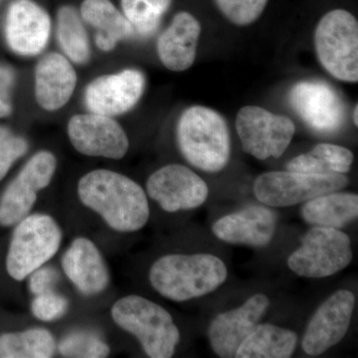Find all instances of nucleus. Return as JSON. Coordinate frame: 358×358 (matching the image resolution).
Segmentation results:
<instances>
[{"label":"nucleus","instance_id":"obj_30","mask_svg":"<svg viewBox=\"0 0 358 358\" xmlns=\"http://www.w3.org/2000/svg\"><path fill=\"white\" fill-rule=\"evenodd\" d=\"M220 13L233 24L247 26L259 20L268 0H214Z\"/></svg>","mask_w":358,"mask_h":358},{"label":"nucleus","instance_id":"obj_7","mask_svg":"<svg viewBox=\"0 0 358 358\" xmlns=\"http://www.w3.org/2000/svg\"><path fill=\"white\" fill-rule=\"evenodd\" d=\"M352 259L348 234L336 228L315 226L301 238V246L289 257L288 266L299 277L322 279L345 270Z\"/></svg>","mask_w":358,"mask_h":358},{"label":"nucleus","instance_id":"obj_33","mask_svg":"<svg viewBox=\"0 0 358 358\" xmlns=\"http://www.w3.org/2000/svg\"><path fill=\"white\" fill-rule=\"evenodd\" d=\"M29 289L34 296L55 291L60 275L54 267L42 266L29 275Z\"/></svg>","mask_w":358,"mask_h":358},{"label":"nucleus","instance_id":"obj_34","mask_svg":"<svg viewBox=\"0 0 358 358\" xmlns=\"http://www.w3.org/2000/svg\"><path fill=\"white\" fill-rule=\"evenodd\" d=\"M14 80L13 71L7 66L0 65V119L8 117L13 112L11 90Z\"/></svg>","mask_w":358,"mask_h":358},{"label":"nucleus","instance_id":"obj_27","mask_svg":"<svg viewBox=\"0 0 358 358\" xmlns=\"http://www.w3.org/2000/svg\"><path fill=\"white\" fill-rule=\"evenodd\" d=\"M57 38L67 57L77 64H85L90 58L88 35L77 11L63 6L57 15Z\"/></svg>","mask_w":358,"mask_h":358},{"label":"nucleus","instance_id":"obj_26","mask_svg":"<svg viewBox=\"0 0 358 358\" xmlns=\"http://www.w3.org/2000/svg\"><path fill=\"white\" fill-rule=\"evenodd\" d=\"M56 348L53 334L42 327L0 336V358H49Z\"/></svg>","mask_w":358,"mask_h":358},{"label":"nucleus","instance_id":"obj_21","mask_svg":"<svg viewBox=\"0 0 358 358\" xmlns=\"http://www.w3.org/2000/svg\"><path fill=\"white\" fill-rule=\"evenodd\" d=\"M201 25L192 14L179 13L171 26L157 40V53L167 69L182 72L189 69L196 58Z\"/></svg>","mask_w":358,"mask_h":358},{"label":"nucleus","instance_id":"obj_23","mask_svg":"<svg viewBox=\"0 0 358 358\" xmlns=\"http://www.w3.org/2000/svg\"><path fill=\"white\" fill-rule=\"evenodd\" d=\"M301 215L310 225L339 229L357 218V194L334 192L320 195L305 202Z\"/></svg>","mask_w":358,"mask_h":358},{"label":"nucleus","instance_id":"obj_1","mask_svg":"<svg viewBox=\"0 0 358 358\" xmlns=\"http://www.w3.org/2000/svg\"><path fill=\"white\" fill-rule=\"evenodd\" d=\"M78 196L117 232H136L150 219V204L143 187L128 176L109 169L85 174L78 183Z\"/></svg>","mask_w":358,"mask_h":358},{"label":"nucleus","instance_id":"obj_18","mask_svg":"<svg viewBox=\"0 0 358 358\" xmlns=\"http://www.w3.org/2000/svg\"><path fill=\"white\" fill-rule=\"evenodd\" d=\"M277 222L274 211L268 207L252 205L219 218L212 226V232L225 243L265 247L274 238Z\"/></svg>","mask_w":358,"mask_h":358},{"label":"nucleus","instance_id":"obj_13","mask_svg":"<svg viewBox=\"0 0 358 358\" xmlns=\"http://www.w3.org/2000/svg\"><path fill=\"white\" fill-rule=\"evenodd\" d=\"M68 136L77 152L88 157L121 159L129 143L124 129L107 115H75L68 124Z\"/></svg>","mask_w":358,"mask_h":358},{"label":"nucleus","instance_id":"obj_28","mask_svg":"<svg viewBox=\"0 0 358 358\" xmlns=\"http://www.w3.org/2000/svg\"><path fill=\"white\" fill-rule=\"evenodd\" d=\"M171 4V0H122L124 15L134 31L143 37L157 31Z\"/></svg>","mask_w":358,"mask_h":358},{"label":"nucleus","instance_id":"obj_31","mask_svg":"<svg viewBox=\"0 0 358 358\" xmlns=\"http://www.w3.org/2000/svg\"><path fill=\"white\" fill-rule=\"evenodd\" d=\"M69 308V301L57 292H49L34 296L31 303L33 315L42 322H55L64 317Z\"/></svg>","mask_w":358,"mask_h":358},{"label":"nucleus","instance_id":"obj_14","mask_svg":"<svg viewBox=\"0 0 358 358\" xmlns=\"http://www.w3.org/2000/svg\"><path fill=\"white\" fill-rule=\"evenodd\" d=\"M289 101L296 115L317 133H334L345 122L343 99L324 82L303 81L294 85L289 91Z\"/></svg>","mask_w":358,"mask_h":358},{"label":"nucleus","instance_id":"obj_20","mask_svg":"<svg viewBox=\"0 0 358 358\" xmlns=\"http://www.w3.org/2000/svg\"><path fill=\"white\" fill-rule=\"evenodd\" d=\"M77 74L69 60L59 53L44 56L35 70V96L42 109L64 107L76 88Z\"/></svg>","mask_w":358,"mask_h":358},{"label":"nucleus","instance_id":"obj_6","mask_svg":"<svg viewBox=\"0 0 358 358\" xmlns=\"http://www.w3.org/2000/svg\"><path fill=\"white\" fill-rule=\"evenodd\" d=\"M315 46L320 64L336 79L358 81V22L345 9L322 16L315 28Z\"/></svg>","mask_w":358,"mask_h":358},{"label":"nucleus","instance_id":"obj_29","mask_svg":"<svg viewBox=\"0 0 358 358\" xmlns=\"http://www.w3.org/2000/svg\"><path fill=\"white\" fill-rule=\"evenodd\" d=\"M64 357L103 358L109 357L110 346L96 334L90 331H74L61 339L58 345Z\"/></svg>","mask_w":358,"mask_h":358},{"label":"nucleus","instance_id":"obj_19","mask_svg":"<svg viewBox=\"0 0 358 358\" xmlns=\"http://www.w3.org/2000/svg\"><path fill=\"white\" fill-rule=\"evenodd\" d=\"M62 268L71 282L84 296H96L109 287V268L100 250L85 237L76 238L62 258Z\"/></svg>","mask_w":358,"mask_h":358},{"label":"nucleus","instance_id":"obj_11","mask_svg":"<svg viewBox=\"0 0 358 358\" xmlns=\"http://www.w3.org/2000/svg\"><path fill=\"white\" fill-rule=\"evenodd\" d=\"M147 192L169 213L199 208L209 195L203 178L182 164H169L152 173L147 181Z\"/></svg>","mask_w":358,"mask_h":358},{"label":"nucleus","instance_id":"obj_9","mask_svg":"<svg viewBox=\"0 0 358 358\" xmlns=\"http://www.w3.org/2000/svg\"><path fill=\"white\" fill-rule=\"evenodd\" d=\"M236 129L242 150L259 160L281 157L296 133L288 117L257 106H246L238 112Z\"/></svg>","mask_w":358,"mask_h":358},{"label":"nucleus","instance_id":"obj_32","mask_svg":"<svg viewBox=\"0 0 358 358\" xmlns=\"http://www.w3.org/2000/svg\"><path fill=\"white\" fill-rule=\"evenodd\" d=\"M27 150L28 143L24 138L0 126V180L4 178L14 162L23 157Z\"/></svg>","mask_w":358,"mask_h":358},{"label":"nucleus","instance_id":"obj_4","mask_svg":"<svg viewBox=\"0 0 358 358\" xmlns=\"http://www.w3.org/2000/svg\"><path fill=\"white\" fill-rule=\"evenodd\" d=\"M110 315L115 324L140 341L148 357H173L180 333L171 313L159 303L131 294L115 301Z\"/></svg>","mask_w":358,"mask_h":358},{"label":"nucleus","instance_id":"obj_15","mask_svg":"<svg viewBox=\"0 0 358 358\" xmlns=\"http://www.w3.org/2000/svg\"><path fill=\"white\" fill-rule=\"evenodd\" d=\"M268 307V296L256 294L240 307L216 315L208 329L212 350L219 357H235L238 348L258 326Z\"/></svg>","mask_w":358,"mask_h":358},{"label":"nucleus","instance_id":"obj_25","mask_svg":"<svg viewBox=\"0 0 358 358\" xmlns=\"http://www.w3.org/2000/svg\"><path fill=\"white\" fill-rule=\"evenodd\" d=\"M355 155L352 150L333 143H320L306 154L289 160L287 169L315 174H345L350 171Z\"/></svg>","mask_w":358,"mask_h":358},{"label":"nucleus","instance_id":"obj_10","mask_svg":"<svg viewBox=\"0 0 358 358\" xmlns=\"http://www.w3.org/2000/svg\"><path fill=\"white\" fill-rule=\"evenodd\" d=\"M56 167L55 155L47 150L28 160L0 199V225H16L29 214L36 203L37 193L50 185Z\"/></svg>","mask_w":358,"mask_h":358},{"label":"nucleus","instance_id":"obj_8","mask_svg":"<svg viewBox=\"0 0 358 358\" xmlns=\"http://www.w3.org/2000/svg\"><path fill=\"white\" fill-rule=\"evenodd\" d=\"M348 185L350 179L345 174L270 171L257 178L254 193L256 199L267 206L289 207L338 192Z\"/></svg>","mask_w":358,"mask_h":358},{"label":"nucleus","instance_id":"obj_17","mask_svg":"<svg viewBox=\"0 0 358 358\" xmlns=\"http://www.w3.org/2000/svg\"><path fill=\"white\" fill-rule=\"evenodd\" d=\"M48 13L32 0H14L8 7L6 38L9 48L21 56L38 55L48 43Z\"/></svg>","mask_w":358,"mask_h":358},{"label":"nucleus","instance_id":"obj_22","mask_svg":"<svg viewBox=\"0 0 358 358\" xmlns=\"http://www.w3.org/2000/svg\"><path fill=\"white\" fill-rule=\"evenodd\" d=\"M81 15L96 29V44L102 51H110L122 40L134 35L133 26L110 0H84Z\"/></svg>","mask_w":358,"mask_h":358},{"label":"nucleus","instance_id":"obj_12","mask_svg":"<svg viewBox=\"0 0 358 358\" xmlns=\"http://www.w3.org/2000/svg\"><path fill=\"white\" fill-rule=\"evenodd\" d=\"M355 294L338 289L317 308L308 322L301 346L310 357H317L345 338L355 310Z\"/></svg>","mask_w":358,"mask_h":358},{"label":"nucleus","instance_id":"obj_16","mask_svg":"<svg viewBox=\"0 0 358 358\" xmlns=\"http://www.w3.org/2000/svg\"><path fill=\"white\" fill-rule=\"evenodd\" d=\"M145 79L138 70L103 75L87 87L85 102L94 114L115 117L133 109L145 90Z\"/></svg>","mask_w":358,"mask_h":358},{"label":"nucleus","instance_id":"obj_3","mask_svg":"<svg viewBox=\"0 0 358 358\" xmlns=\"http://www.w3.org/2000/svg\"><path fill=\"white\" fill-rule=\"evenodd\" d=\"M181 155L205 173H219L230 159L229 129L222 115L202 106L188 108L176 128Z\"/></svg>","mask_w":358,"mask_h":358},{"label":"nucleus","instance_id":"obj_24","mask_svg":"<svg viewBox=\"0 0 358 358\" xmlns=\"http://www.w3.org/2000/svg\"><path fill=\"white\" fill-rule=\"evenodd\" d=\"M298 345V334L291 329L259 324L238 348L236 358H289Z\"/></svg>","mask_w":358,"mask_h":358},{"label":"nucleus","instance_id":"obj_5","mask_svg":"<svg viewBox=\"0 0 358 358\" xmlns=\"http://www.w3.org/2000/svg\"><path fill=\"white\" fill-rule=\"evenodd\" d=\"M62 238L60 226L48 214L26 216L13 231L6 256L7 273L15 281H23L56 255Z\"/></svg>","mask_w":358,"mask_h":358},{"label":"nucleus","instance_id":"obj_2","mask_svg":"<svg viewBox=\"0 0 358 358\" xmlns=\"http://www.w3.org/2000/svg\"><path fill=\"white\" fill-rule=\"evenodd\" d=\"M148 278L160 296L181 303L217 289L227 280L228 270L212 254H169L152 264Z\"/></svg>","mask_w":358,"mask_h":358},{"label":"nucleus","instance_id":"obj_35","mask_svg":"<svg viewBox=\"0 0 358 358\" xmlns=\"http://www.w3.org/2000/svg\"><path fill=\"white\" fill-rule=\"evenodd\" d=\"M357 114H358V106L357 105V106H355V110H353V114H352L353 122H355V124L357 127L358 124Z\"/></svg>","mask_w":358,"mask_h":358}]
</instances>
